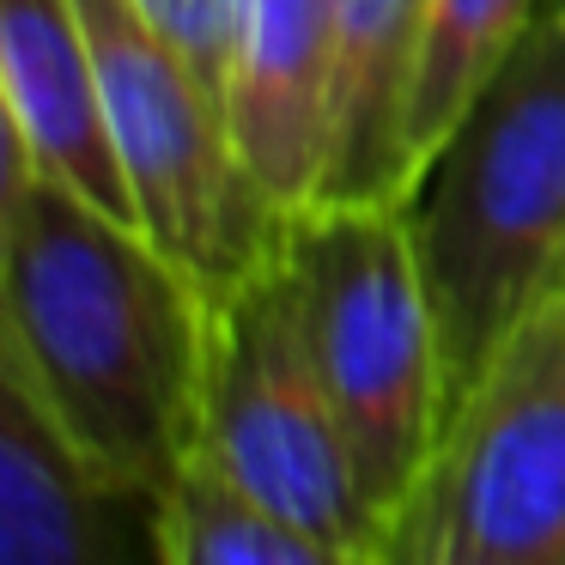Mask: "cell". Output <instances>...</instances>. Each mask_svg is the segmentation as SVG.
I'll use <instances>...</instances> for the list:
<instances>
[{
    "label": "cell",
    "instance_id": "cell-10",
    "mask_svg": "<svg viewBox=\"0 0 565 565\" xmlns=\"http://www.w3.org/2000/svg\"><path fill=\"white\" fill-rule=\"evenodd\" d=\"M426 0H329V171L317 201H402Z\"/></svg>",
    "mask_w": 565,
    "mask_h": 565
},
{
    "label": "cell",
    "instance_id": "cell-9",
    "mask_svg": "<svg viewBox=\"0 0 565 565\" xmlns=\"http://www.w3.org/2000/svg\"><path fill=\"white\" fill-rule=\"evenodd\" d=\"M329 0H237L225 122L256 195L280 220L322 195L329 171Z\"/></svg>",
    "mask_w": 565,
    "mask_h": 565
},
{
    "label": "cell",
    "instance_id": "cell-6",
    "mask_svg": "<svg viewBox=\"0 0 565 565\" xmlns=\"http://www.w3.org/2000/svg\"><path fill=\"white\" fill-rule=\"evenodd\" d=\"M79 19L140 232L207 292H220L280 237L286 220L249 183L225 104L135 13V0H79Z\"/></svg>",
    "mask_w": 565,
    "mask_h": 565
},
{
    "label": "cell",
    "instance_id": "cell-12",
    "mask_svg": "<svg viewBox=\"0 0 565 565\" xmlns=\"http://www.w3.org/2000/svg\"><path fill=\"white\" fill-rule=\"evenodd\" d=\"M159 565H329V553L195 450L159 492Z\"/></svg>",
    "mask_w": 565,
    "mask_h": 565
},
{
    "label": "cell",
    "instance_id": "cell-3",
    "mask_svg": "<svg viewBox=\"0 0 565 565\" xmlns=\"http://www.w3.org/2000/svg\"><path fill=\"white\" fill-rule=\"evenodd\" d=\"M310 359L347 431L390 553L444 444V359L419 256L395 201H310L280 225Z\"/></svg>",
    "mask_w": 565,
    "mask_h": 565
},
{
    "label": "cell",
    "instance_id": "cell-11",
    "mask_svg": "<svg viewBox=\"0 0 565 565\" xmlns=\"http://www.w3.org/2000/svg\"><path fill=\"white\" fill-rule=\"evenodd\" d=\"M547 7L553 0H426L419 67L414 92H407V159H414V171L456 128V116L480 98V86L511 62V50L529 38V25Z\"/></svg>",
    "mask_w": 565,
    "mask_h": 565
},
{
    "label": "cell",
    "instance_id": "cell-7",
    "mask_svg": "<svg viewBox=\"0 0 565 565\" xmlns=\"http://www.w3.org/2000/svg\"><path fill=\"white\" fill-rule=\"evenodd\" d=\"M159 559V492L104 475L67 426L0 365V565Z\"/></svg>",
    "mask_w": 565,
    "mask_h": 565
},
{
    "label": "cell",
    "instance_id": "cell-5",
    "mask_svg": "<svg viewBox=\"0 0 565 565\" xmlns=\"http://www.w3.org/2000/svg\"><path fill=\"white\" fill-rule=\"evenodd\" d=\"M395 565H565V286L499 347L444 426Z\"/></svg>",
    "mask_w": 565,
    "mask_h": 565
},
{
    "label": "cell",
    "instance_id": "cell-8",
    "mask_svg": "<svg viewBox=\"0 0 565 565\" xmlns=\"http://www.w3.org/2000/svg\"><path fill=\"white\" fill-rule=\"evenodd\" d=\"M0 98L7 164L50 177L122 225H140L79 0H0Z\"/></svg>",
    "mask_w": 565,
    "mask_h": 565
},
{
    "label": "cell",
    "instance_id": "cell-2",
    "mask_svg": "<svg viewBox=\"0 0 565 565\" xmlns=\"http://www.w3.org/2000/svg\"><path fill=\"white\" fill-rule=\"evenodd\" d=\"M395 207L438 322L450 426L516 322L565 286V0L529 25Z\"/></svg>",
    "mask_w": 565,
    "mask_h": 565
},
{
    "label": "cell",
    "instance_id": "cell-1",
    "mask_svg": "<svg viewBox=\"0 0 565 565\" xmlns=\"http://www.w3.org/2000/svg\"><path fill=\"white\" fill-rule=\"evenodd\" d=\"M213 292L140 225L7 164L0 189V365L38 390L67 438L128 487L201 450Z\"/></svg>",
    "mask_w": 565,
    "mask_h": 565
},
{
    "label": "cell",
    "instance_id": "cell-13",
    "mask_svg": "<svg viewBox=\"0 0 565 565\" xmlns=\"http://www.w3.org/2000/svg\"><path fill=\"white\" fill-rule=\"evenodd\" d=\"M135 13L195 67V79L225 104V67H232L237 0H135Z\"/></svg>",
    "mask_w": 565,
    "mask_h": 565
},
{
    "label": "cell",
    "instance_id": "cell-4",
    "mask_svg": "<svg viewBox=\"0 0 565 565\" xmlns=\"http://www.w3.org/2000/svg\"><path fill=\"white\" fill-rule=\"evenodd\" d=\"M201 450L317 541L329 565H390V523L359 487L280 237L213 292Z\"/></svg>",
    "mask_w": 565,
    "mask_h": 565
}]
</instances>
